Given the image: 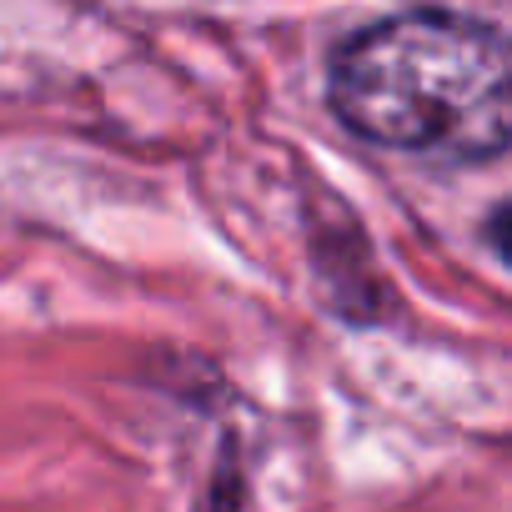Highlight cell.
Listing matches in <instances>:
<instances>
[{
  "instance_id": "6da1fadb",
  "label": "cell",
  "mask_w": 512,
  "mask_h": 512,
  "mask_svg": "<svg viewBox=\"0 0 512 512\" xmlns=\"http://www.w3.org/2000/svg\"><path fill=\"white\" fill-rule=\"evenodd\" d=\"M332 106L372 146L437 161L507 156L512 41L447 11L382 21L337 56Z\"/></svg>"
},
{
  "instance_id": "7a4b0ae2",
  "label": "cell",
  "mask_w": 512,
  "mask_h": 512,
  "mask_svg": "<svg viewBox=\"0 0 512 512\" xmlns=\"http://www.w3.org/2000/svg\"><path fill=\"white\" fill-rule=\"evenodd\" d=\"M487 241H492V251L502 256V262L512 267V201L492 211V221H487Z\"/></svg>"
}]
</instances>
